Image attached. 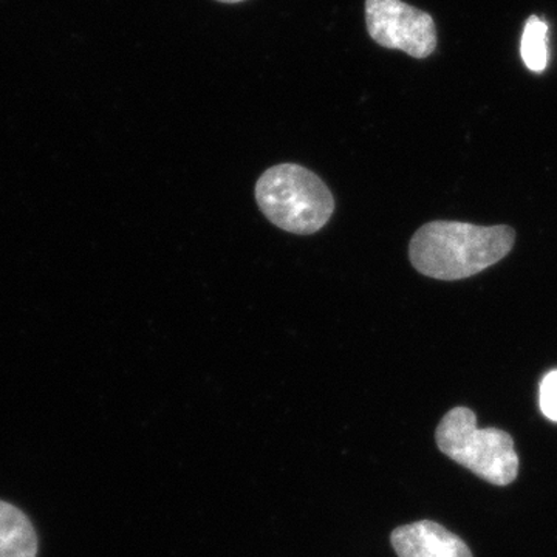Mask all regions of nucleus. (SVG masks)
<instances>
[{
  "mask_svg": "<svg viewBox=\"0 0 557 557\" xmlns=\"http://www.w3.org/2000/svg\"><path fill=\"white\" fill-rule=\"evenodd\" d=\"M391 544L398 557H472L460 537L432 520L398 527Z\"/></svg>",
  "mask_w": 557,
  "mask_h": 557,
  "instance_id": "5",
  "label": "nucleus"
},
{
  "mask_svg": "<svg viewBox=\"0 0 557 557\" xmlns=\"http://www.w3.org/2000/svg\"><path fill=\"white\" fill-rule=\"evenodd\" d=\"M520 54L531 72L542 73L548 64V25L531 16L523 28Z\"/></svg>",
  "mask_w": 557,
  "mask_h": 557,
  "instance_id": "7",
  "label": "nucleus"
},
{
  "mask_svg": "<svg viewBox=\"0 0 557 557\" xmlns=\"http://www.w3.org/2000/svg\"><path fill=\"white\" fill-rule=\"evenodd\" d=\"M541 409L548 420L557 423V370H553L542 380Z\"/></svg>",
  "mask_w": 557,
  "mask_h": 557,
  "instance_id": "8",
  "label": "nucleus"
},
{
  "mask_svg": "<svg viewBox=\"0 0 557 557\" xmlns=\"http://www.w3.org/2000/svg\"><path fill=\"white\" fill-rule=\"evenodd\" d=\"M218 2H222V3H240V2H244V0H218Z\"/></svg>",
  "mask_w": 557,
  "mask_h": 557,
  "instance_id": "9",
  "label": "nucleus"
},
{
  "mask_svg": "<svg viewBox=\"0 0 557 557\" xmlns=\"http://www.w3.org/2000/svg\"><path fill=\"white\" fill-rule=\"evenodd\" d=\"M260 211L277 228L309 236L327 225L335 199L314 172L299 164L270 168L256 185Z\"/></svg>",
  "mask_w": 557,
  "mask_h": 557,
  "instance_id": "2",
  "label": "nucleus"
},
{
  "mask_svg": "<svg viewBox=\"0 0 557 557\" xmlns=\"http://www.w3.org/2000/svg\"><path fill=\"white\" fill-rule=\"evenodd\" d=\"M38 536L20 508L0 500V557H36Z\"/></svg>",
  "mask_w": 557,
  "mask_h": 557,
  "instance_id": "6",
  "label": "nucleus"
},
{
  "mask_svg": "<svg viewBox=\"0 0 557 557\" xmlns=\"http://www.w3.org/2000/svg\"><path fill=\"white\" fill-rule=\"evenodd\" d=\"M516 233L508 225L478 226L437 220L413 234L409 258L423 276L460 281L496 265L515 247Z\"/></svg>",
  "mask_w": 557,
  "mask_h": 557,
  "instance_id": "1",
  "label": "nucleus"
},
{
  "mask_svg": "<svg viewBox=\"0 0 557 557\" xmlns=\"http://www.w3.org/2000/svg\"><path fill=\"white\" fill-rule=\"evenodd\" d=\"M366 24L370 38L384 49L401 50L417 60L431 57L437 49L431 14L401 0H366Z\"/></svg>",
  "mask_w": 557,
  "mask_h": 557,
  "instance_id": "4",
  "label": "nucleus"
},
{
  "mask_svg": "<svg viewBox=\"0 0 557 557\" xmlns=\"http://www.w3.org/2000/svg\"><path fill=\"white\" fill-rule=\"evenodd\" d=\"M435 440L446 457L493 485L507 486L518 478L519 456L511 435L496 428L479 429L471 409L449 410Z\"/></svg>",
  "mask_w": 557,
  "mask_h": 557,
  "instance_id": "3",
  "label": "nucleus"
}]
</instances>
